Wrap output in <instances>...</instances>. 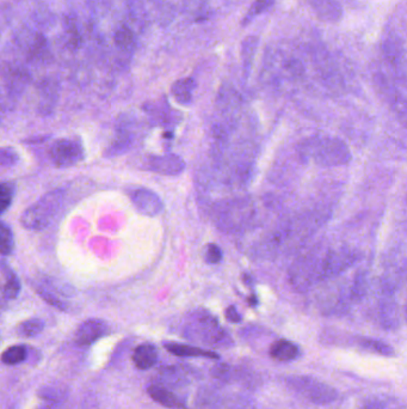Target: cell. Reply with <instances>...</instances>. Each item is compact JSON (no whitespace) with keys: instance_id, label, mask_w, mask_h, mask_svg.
Here are the masks:
<instances>
[{"instance_id":"cell-7","label":"cell","mask_w":407,"mask_h":409,"mask_svg":"<svg viewBox=\"0 0 407 409\" xmlns=\"http://www.w3.org/2000/svg\"><path fill=\"white\" fill-rule=\"evenodd\" d=\"M144 167L149 172L176 176L180 175L185 169V162L177 154H164V156H149L146 158Z\"/></svg>"},{"instance_id":"cell-26","label":"cell","mask_w":407,"mask_h":409,"mask_svg":"<svg viewBox=\"0 0 407 409\" xmlns=\"http://www.w3.org/2000/svg\"><path fill=\"white\" fill-rule=\"evenodd\" d=\"M225 316H226L228 321L232 322V323H239L241 321V316L236 311V309L234 307H229V308L226 309Z\"/></svg>"},{"instance_id":"cell-1","label":"cell","mask_w":407,"mask_h":409,"mask_svg":"<svg viewBox=\"0 0 407 409\" xmlns=\"http://www.w3.org/2000/svg\"><path fill=\"white\" fill-rule=\"evenodd\" d=\"M65 206V192L62 190H54L44 194L39 201L32 206L26 208L21 223L23 228L31 231H41L47 229L57 216L61 213Z\"/></svg>"},{"instance_id":"cell-11","label":"cell","mask_w":407,"mask_h":409,"mask_svg":"<svg viewBox=\"0 0 407 409\" xmlns=\"http://www.w3.org/2000/svg\"><path fill=\"white\" fill-rule=\"evenodd\" d=\"M149 395L157 403L162 405V407L169 409H185L183 401L180 400L175 392L167 390V388L162 385H151L147 389Z\"/></svg>"},{"instance_id":"cell-6","label":"cell","mask_w":407,"mask_h":409,"mask_svg":"<svg viewBox=\"0 0 407 409\" xmlns=\"http://www.w3.org/2000/svg\"><path fill=\"white\" fill-rule=\"evenodd\" d=\"M49 157L55 167H70L84 161L85 152L79 139L65 138L53 143L49 149Z\"/></svg>"},{"instance_id":"cell-10","label":"cell","mask_w":407,"mask_h":409,"mask_svg":"<svg viewBox=\"0 0 407 409\" xmlns=\"http://www.w3.org/2000/svg\"><path fill=\"white\" fill-rule=\"evenodd\" d=\"M165 348L173 356H183V358H208V359H219L218 353L208 351L205 348L183 345V343H165Z\"/></svg>"},{"instance_id":"cell-17","label":"cell","mask_w":407,"mask_h":409,"mask_svg":"<svg viewBox=\"0 0 407 409\" xmlns=\"http://www.w3.org/2000/svg\"><path fill=\"white\" fill-rule=\"evenodd\" d=\"M44 328V323L39 318H30L22 322L18 327V334L23 338H35L42 333Z\"/></svg>"},{"instance_id":"cell-19","label":"cell","mask_w":407,"mask_h":409,"mask_svg":"<svg viewBox=\"0 0 407 409\" xmlns=\"http://www.w3.org/2000/svg\"><path fill=\"white\" fill-rule=\"evenodd\" d=\"M15 248V237L12 231L5 223L0 224V251L1 255L9 256Z\"/></svg>"},{"instance_id":"cell-8","label":"cell","mask_w":407,"mask_h":409,"mask_svg":"<svg viewBox=\"0 0 407 409\" xmlns=\"http://www.w3.org/2000/svg\"><path fill=\"white\" fill-rule=\"evenodd\" d=\"M109 333L108 323L98 318L84 321L75 331V343L79 346H90Z\"/></svg>"},{"instance_id":"cell-5","label":"cell","mask_w":407,"mask_h":409,"mask_svg":"<svg viewBox=\"0 0 407 409\" xmlns=\"http://www.w3.org/2000/svg\"><path fill=\"white\" fill-rule=\"evenodd\" d=\"M285 383L294 392L314 405H330L338 399V392L334 388L310 376H289L285 379Z\"/></svg>"},{"instance_id":"cell-21","label":"cell","mask_w":407,"mask_h":409,"mask_svg":"<svg viewBox=\"0 0 407 409\" xmlns=\"http://www.w3.org/2000/svg\"><path fill=\"white\" fill-rule=\"evenodd\" d=\"M275 0H254V4L251 5L247 14L244 17V22L243 24L245 26L247 23L251 22L254 18L257 17L259 15H262L263 12H265L267 9L272 8Z\"/></svg>"},{"instance_id":"cell-23","label":"cell","mask_w":407,"mask_h":409,"mask_svg":"<svg viewBox=\"0 0 407 409\" xmlns=\"http://www.w3.org/2000/svg\"><path fill=\"white\" fill-rule=\"evenodd\" d=\"M115 42L121 48L131 47L133 42H134V35H133L131 29H128L127 27H123L122 29H120L116 33V36H115Z\"/></svg>"},{"instance_id":"cell-9","label":"cell","mask_w":407,"mask_h":409,"mask_svg":"<svg viewBox=\"0 0 407 409\" xmlns=\"http://www.w3.org/2000/svg\"><path fill=\"white\" fill-rule=\"evenodd\" d=\"M131 201L138 212L144 216H158L164 208L162 199L157 193L147 188H138L131 193Z\"/></svg>"},{"instance_id":"cell-24","label":"cell","mask_w":407,"mask_h":409,"mask_svg":"<svg viewBox=\"0 0 407 409\" xmlns=\"http://www.w3.org/2000/svg\"><path fill=\"white\" fill-rule=\"evenodd\" d=\"M18 154L12 147H3L1 149V157H0V163L3 167H9L13 164L17 163Z\"/></svg>"},{"instance_id":"cell-13","label":"cell","mask_w":407,"mask_h":409,"mask_svg":"<svg viewBox=\"0 0 407 409\" xmlns=\"http://www.w3.org/2000/svg\"><path fill=\"white\" fill-rule=\"evenodd\" d=\"M270 356L277 361H295L300 356V349L294 343L288 340H278L270 348Z\"/></svg>"},{"instance_id":"cell-27","label":"cell","mask_w":407,"mask_h":409,"mask_svg":"<svg viewBox=\"0 0 407 409\" xmlns=\"http://www.w3.org/2000/svg\"><path fill=\"white\" fill-rule=\"evenodd\" d=\"M364 409H384V405L381 403L380 401H369Z\"/></svg>"},{"instance_id":"cell-22","label":"cell","mask_w":407,"mask_h":409,"mask_svg":"<svg viewBox=\"0 0 407 409\" xmlns=\"http://www.w3.org/2000/svg\"><path fill=\"white\" fill-rule=\"evenodd\" d=\"M37 293H39L42 298H44L47 303L50 304L52 307L54 308L59 309V310H66V304L62 302V300H59L57 298V296L54 295L53 293L52 290H49L48 287H39L37 289Z\"/></svg>"},{"instance_id":"cell-25","label":"cell","mask_w":407,"mask_h":409,"mask_svg":"<svg viewBox=\"0 0 407 409\" xmlns=\"http://www.w3.org/2000/svg\"><path fill=\"white\" fill-rule=\"evenodd\" d=\"M223 260V251L216 244H209L206 249V261L208 264H219Z\"/></svg>"},{"instance_id":"cell-3","label":"cell","mask_w":407,"mask_h":409,"mask_svg":"<svg viewBox=\"0 0 407 409\" xmlns=\"http://www.w3.org/2000/svg\"><path fill=\"white\" fill-rule=\"evenodd\" d=\"M303 152L315 163L324 167L346 164L351 158L350 151L346 143L333 136H314L302 146Z\"/></svg>"},{"instance_id":"cell-18","label":"cell","mask_w":407,"mask_h":409,"mask_svg":"<svg viewBox=\"0 0 407 409\" xmlns=\"http://www.w3.org/2000/svg\"><path fill=\"white\" fill-rule=\"evenodd\" d=\"M359 345L362 347L366 348L368 351H372V352L377 353L380 356H393L394 349L390 347L388 343L380 341V340L368 339V338H363V339L359 340Z\"/></svg>"},{"instance_id":"cell-16","label":"cell","mask_w":407,"mask_h":409,"mask_svg":"<svg viewBox=\"0 0 407 409\" xmlns=\"http://www.w3.org/2000/svg\"><path fill=\"white\" fill-rule=\"evenodd\" d=\"M26 348L21 345H16V346H11V347L5 349L3 356H1V361L4 363L5 365H17L21 364L26 359Z\"/></svg>"},{"instance_id":"cell-14","label":"cell","mask_w":407,"mask_h":409,"mask_svg":"<svg viewBox=\"0 0 407 409\" xmlns=\"http://www.w3.org/2000/svg\"><path fill=\"white\" fill-rule=\"evenodd\" d=\"M195 87H196V84L193 78H183V80H177L176 83H173L171 91H172L176 101L183 106H188L193 101Z\"/></svg>"},{"instance_id":"cell-2","label":"cell","mask_w":407,"mask_h":409,"mask_svg":"<svg viewBox=\"0 0 407 409\" xmlns=\"http://www.w3.org/2000/svg\"><path fill=\"white\" fill-rule=\"evenodd\" d=\"M328 253L323 246H313L295 261L290 269V282L296 290H308L315 282L324 280Z\"/></svg>"},{"instance_id":"cell-4","label":"cell","mask_w":407,"mask_h":409,"mask_svg":"<svg viewBox=\"0 0 407 409\" xmlns=\"http://www.w3.org/2000/svg\"><path fill=\"white\" fill-rule=\"evenodd\" d=\"M187 329L198 335L206 345L214 347H227L232 343L231 336L220 327L216 318L203 310L191 313Z\"/></svg>"},{"instance_id":"cell-15","label":"cell","mask_w":407,"mask_h":409,"mask_svg":"<svg viewBox=\"0 0 407 409\" xmlns=\"http://www.w3.org/2000/svg\"><path fill=\"white\" fill-rule=\"evenodd\" d=\"M3 277H4V285H3V296L5 300H15L21 292V282L18 279L16 273L6 266L5 262L1 264Z\"/></svg>"},{"instance_id":"cell-12","label":"cell","mask_w":407,"mask_h":409,"mask_svg":"<svg viewBox=\"0 0 407 409\" xmlns=\"http://www.w3.org/2000/svg\"><path fill=\"white\" fill-rule=\"evenodd\" d=\"M133 361L139 370L152 369L158 361L157 348L149 343L138 346L133 353Z\"/></svg>"},{"instance_id":"cell-20","label":"cell","mask_w":407,"mask_h":409,"mask_svg":"<svg viewBox=\"0 0 407 409\" xmlns=\"http://www.w3.org/2000/svg\"><path fill=\"white\" fill-rule=\"evenodd\" d=\"M16 192V185L13 182H3L0 185V212L5 213L6 210L11 206L13 197Z\"/></svg>"}]
</instances>
